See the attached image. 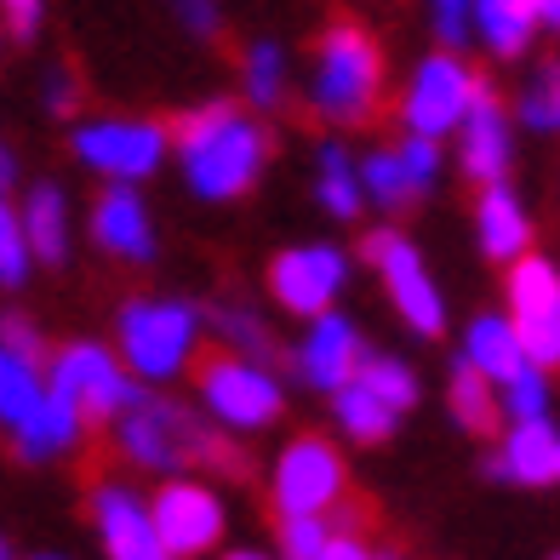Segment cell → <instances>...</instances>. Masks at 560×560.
I'll use <instances>...</instances> for the list:
<instances>
[{
    "label": "cell",
    "mask_w": 560,
    "mask_h": 560,
    "mask_svg": "<svg viewBox=\"0 0 560 560\" xmlns=\"http://www.w3.org/2000/svg\"><path fill=\"white\" fill-rule=\"evenodd\" d=\"M269 138L258 120H246L235 104H207L177 120V161L200 200H235L258 184Z\"/></svg>",
    "instance_id": "obj_1"
},
{
    "label": "cell",
    "mask_w": 560,
    "mask_h": 560,
    "mask_svg": "<svg viewBox=\"0 0 560 560\" xmlns=\"http://www.w3.org/2000/svg\"><path fill=\"white\" fill-rule=\"evenodd\" d=\"M377 92H384V58H377L372 35L354 23L326 30L310 74V109L332 126H361L377 109Z\"/></svg>",
    "instance_id": "obj_2"
},
{
    "label": "cell",
    "mask_w": 560,
    "mask_h": 560,
    "mask_svg": "<svg viewBox=\"0 0 560 560\" xmlns=\"http://www.w3.org/2000/svg\"><path fill=\"white\" fill-rule=\"evenodd\" d=\"M120 452L143 469H195V464H229V452L218 446V435L200 423L189 406L177 400H155L143 395L132 412L115 423Z\"/></svg>",
    "instance_id": "obj_3"
},
{
    "label": "cell",
    "mask_w": 560,
    "mask_h": 560,
    "mask_svg": "<svg viewBox=\"0 0 560 560\" xmlns=\"http://www.w3.org/2000/svg\"><path fill=\"white\" fill-rule=\"evenodd\" d=\"M200 354V315L189 303H126L120 310V361L138 377H177Z\"/></svg>",
    "instance_id": "obj_4"
},
{
    "label": "cell",
    "mask_w": 560,
    "mask_h": 560,
    "mask_svg": "<svg viewBox=\"0 0 560 560\" xmlns=\"http://www.w3.org/2000/svg\"><path fill=\"white\" fill-rule=\"evenodd\" d=\"M132 377L138 372L126 361H115L104 343H69L52 361V384L81 406L92 423H115V418H126L143 400V389L132 384Z\"/></svg>",
    "instance_id": "obj_5"
},
{
    "label": "cell",
    "mask_w": 560,
    "mask_h": 560,
    "mask_svg": "<svg viewBox=\"0 0 560 560\" xmlns=\"http://www.w3.org/2000/svg\"><path fill=\"white\" fill-rule=\"evenodd\" d=\"M200 400L223 429H264L280 418V384L252 354H212L200 366Z\"/></svg>",
    "instance_id": "obj_6"
},
{
    "label": "cell",
    "mask_w": 560,
    "mask_h": 560,
    "mask_svg": "<svg viewBox=\"0 0 560 560\" xmlns=\"http://www.w3.org/2000/svg\"><path fill=\"white\" fill-rule=\"evenodd\" d=\"M475 97H480V81L469 74V63L441 52V58L418 63L412 86H406V97H400V120H406V132H418V138H446V132L464 126Z\"/></svg>",
    "instance_id": "obj_7"
},
{
    "label": "cell",
    "mask_w": 560,
    "mask_h": 560,
    "mask_svg": "<svg viewBox=\"0 0 560 560\" xmlns=\"http://www.w3.org/2000/svg\"><path fill=\"white\" fill-rule=\"evenodd\" d=\"M509 320L532 354V366H560V269L549 258H515L509 269Z\"/></svg>",
    "instance_id": "obj_8"
},
{
    "label": "cell",
    "mask_w": 560,
    "mask_h": 560,
    "mask_svg": "<svg viewBox=\"0 0 560 560\" xmlns=\"http://www.w3.org/2000/svg\"><path fill=\"white\" fill-rule=\"evenodd\" d=\"M361 252H366V264L384 275V287H389V298H395L400 320L412 326L418 338H435L441 326H446V303H441V292H435V280H429L418 246L400 241L395 229H377V235H366Z\"/></svg>",
    "instance_id": "obj_9"
},
{
    "label": "cell",
    "mask_w": 560,
    "mask_h": 560,
    "mask_svg": "<svg viewBox=\"0 0 560 560\" xmlns=\"http://www.w3.org/2000/svg\"><path fill=\"white\" fill-rule=\"evenodd\" d=\"M166 126L155 120H86L74 126V155L115 184H138L166 161Z\"/></svg>",
    "instance_id": "obj_10"
},
{
    "label": "cell",
    "mask_w": 560,
    "mask_h": 560,
    "mask_svg": "<svg viewBox=\"0 0 560 560\" xmlns=\"http://www.w3.org/2000/svg\"><path fill=\"white\" fill-rule=\"evenodd\" d=\"M343 498V457L332 441L298 435L275 464V503L280 515H326Z\"/></svg>",
    "instance_id": "obj_11"
},
{
    "label": "cell",
    "mask_w": 560,
    "mask_h": 560,
    "mask_svg": "<svg viewBox=\"0 0 560 560\" xmlns=\"http://www.w3.org/2000/svg\"><path fill=\"white\" fill-rule=\"evenodd\" d=\"M149 509H155V532L172 560H195V555L218 549V538H223V503L200 480H166L149 498Z\"/></svg>",
    "instance_id": "obj_12"
},
{
    "label": "cell",
    "mask_w": 560,
    "mask_h": 560,
    "mask_svg": "<svg viewBox=\"0 0 560 560\" xmlns=\"http://www.w3.org/2000/svg\"><path fill=\"white\" fill-rule=\"evenodd\" d=\"M269 287L280 298V310L315 320V315L332 310V298L349 287V258L338 246H292L269 264Z\"/></svg>",
    "instance_id": "obj_13"
},
{
    "label": "cell",
    "mask_w": 560,
    "mask_h": 560,
    "mask_svg": "<svg viewBox=\"0 0 560 560\" xmlns=\"http://www.w3.org/2000/svg\"><path fill=\"white\" fill-rule=\"evenodd\" d=\"M92 521H97V538H104L109 560H172L155 532V509L138 492L115 487V480L92 492Z\"/></svg>",
    "instance_id": "obj_14"
},
{
    "label": "cell",
    "mask_w": 560,
    "mask_h": 560,
    "mask_svg": "<svg viewBox=\"0 0 560 560\" xmlns=\"http://www.w3.org/2000/svg\"><path fill=\"white\" fill-rule=\"evenodd\" d=\"M457 161H464V172L475 177L480 189L509 177V161H515V132H509V115L492 97V86H480L475 109L464 115V126H457Z\"/></svg>",
    "instance_id": "obj_15"
},
{
    "label": "cell",
    "mask_w": 560,
    "mask_h": 560,
    "mask_svg": "<svg viewBox=\"0 0 560 560\" xmlns=\"http://www.w3.org/2000/svg\"><path fill=\"white\" fill-rule=\"evenodd\" d=\"M361 361H366L361 332H354L343 315H332V310L315 315V326L298 343V372L310 377L315 389H326V395H338L343 384H354V377H361Z\"/></svg>",
    "instance_id": "obj_16"
},
{
    "label": "cell",
    "mask_w": 560,
    "mask_h": 560,
    "mask_svg": "<svg viewBox=\"0 0 560 560\" xmlns=\"http://www.w3.org/2000/svg\"><path fill=\"white\" fill-rule=\"evenodd\" d=\"M92 241L104 252H115V258H126V264L155 258V223H149V207H143V195H132V184H115L109 195H97Z\"/></svg>",
    "instance_id": "obj_17"
},
{
    "label": "cell",
    "mask_w": 560,
    "mask_h": 560,
    "mask_svg": "<svg viewBox=\"0 0 560 560\" xmlns=\"http://www.w3.org/2000/svg\"><path fill=\"white\" fill-rule=\"evenodd\" d=\"M86 423H92V418L52 384V389H46V400L35 406V418L18 423L12 435H18V452H23V457H35V464H52V457L74 452V441L86 435Z\"/></svg>",
    "instance_id": "obj_18"
},
{
    "label": "cell",
    "mask_w": 560,
    "mask_h": 560,
    "mask_svg": "<svg viewBox=\"0 0 560 560\" xmlns=\"http://www.w3.org/2000/svg\"><path fill=\"white\" fill-rule=\"evenodd\" d=\"M492 469L509 475L515 487H549V480H560V435H555V423H515L503 435L498 457H492Z\"/></svg>",
    "instance_id": "obj_19"
},
{
    "label": "cell",
    "mask_w": 560,
    "mask_h": 560,
    "mask_svg": "<svg viewBox=\"0 0 560 560\" xmlns=\"http://www.w3.org/2000/svg\"><path fill=\"white\" fill-rule=\"evenodd\" d=\"M475 235H480V252H487V258H498V264L526 258V246H532V223H526V207H521L515 195H509V184H487V189H480Z\"/></svg>",
    "instance_id": "obj_20"
},
{
    "label": "cell",
    "mask_w": 560,
    "mask_h": 560,
    "mask_svg": "<svg viewBox=\"0 0 560 560\" xmlns=\"http://www.w3.org/2000/svg\"><path fill=\"white\" fill-rule=\"evenodd\" d=\"M464 361L480 366L503 389L509 377H521L532 366V354H526V343H521V332H515L509 315H475V326L464 332Z\"/></svg>",
    "instance_id": "obj_21"
},
{
    "label": "cell",
    "mask_w": 560,
    "mask_h": 560,
    "mask_svg": "<svg viewBox=\"0 0 560 560\" xmlns=\"http://www.w3.org/2000/svg\"><path fill=\"white\" fill-rule=\"evenodd\" d=\"M23 235L40 264H63L69 258V195L58 184H35L23 200Z\"/></svg>",
    "instance_id": "obj_22"
},
{
    "label": "cell",
    "mask_w": 560,
    "mask_h": 560,
    "mask_svg": "<svg viewBox=\"0 0 560 560\" xmlns=\"http://www.w3.org/2000/svg\"><path fill=\"white\" fill-rule=\"evenodd\" d=\"M538 7L532 0H475V35L492 46L498 58H521L538 30Z\"/></svg>",
    "instance_id": "obj_23"
},
{
    "label": "cell",
    "mask_w": 560,
    "mask_h": 560,
    "mask_svg": "<svg viewBox=\"0 0 560 560\" xmlns=\"http://www.w3.org/2000/svg\"><path fill=\"white\" fill-rule=\"evenodd\" d=\"M446 406H452V418L469 429V435H492L498 429V418H503V395H498V384L480 366H469V361H457V372H452V389H446Z\"/></svg>",
    "instance_id": "obj_24"
},
{
    "label": "cell",
    "mask_w": 560,
    "mask_h": 560,
    "mask_svg": "<svg viewBox=\"0 0 560 560\" xmlns=\"http://www.w3.org/2000/svg\"><path fill=\"white\" fill-rule=\"evenodd\" d=\"M40 400H46L40 361H30V354H18V349L0 343V423H7V429L30 423Z\"/></svg>",
    "instance_id": "obj_25"
},
{
    "label": "cell",
    "mask_w": 560,
    "mask_h": 560,
    "mask_svg": "<svg viewBox=\"0 0 560 560\" xmlns=\"http://www.w3.org/2000/svg\"><path fill=\"white\" fill-rule=\"evenodd\" d=\"M315 189H320V207L332 212V218H354L366 207V184H361V166L349 161V149L338 143H326L320 149V161H315Z\"/></svg>",
    "instance_id": "obj_26"
},
{
    "label": "cell",
    "mask_w": 560,
    "mask_h": 560,
    "mask_svg": "<svg viewBox=\"0 0 560 560\" xmlns=\"http://www.w3.org/2000/svg\"><path fill=\"white\" fill-rule=\"evenodd\" d=\"M332 418H338V429H343V435L349 441H389V429H395V406H384V400H377L366 384H361V377H354V384H343L338 395H332Z\"/></svg>",
    "instance_id": "obj_27"
},
{
    "label": "cell",
    "mask_w": 560,
    "mask_h": 560,
    "mask_svg": "<svg viewBox=\"0 0 560 560\" xmlns=\"http://www.w3.org/2000/svg\"><path fill=\"white\" fill-rule=\"evenodd\" d=\"M515 115H521L526 132L560 138V63H538V69H532V81L515 97Z\"/></svg>",
    "instance_id": "obj_28"
},
{
    "label": "cell",
    "mask_w": 560,
    "mask_h": 560,
    "mask_svg": "<svg viewBox=\"0 0 560 560\" xmlns=\"http://www.w3.org/2000/svg\"><path fill=\"white\" fill-rule=\"evenodd\" d=\"M361 184H366V200L372 207H406L412 195H423L418 189V177L406 172V161H400V149H377V155H366L361 161Z\"/></svg>",
    "instance_id": "obj_29"
},
{
    "label": "cell",
    "mask_w": 560,
    "mask_h": 560,
    "mask_svg": "<svg viewBox=\"0 0 560 560\" xmlns=\"http://www.w3.org/2000/svg\"><path fill=\"white\" fill-rule=\"evenodd\" d=\"M241 81H246V104L275 109L280 97H287V52H280L275 40H258L241 63Z\"/></svg>",
    "instance_id": "obj_30"
},
{
    "label": "cell",
    "mask_w": 560,
    "mask_h": 560,
    "mask_svg": "<svg viewBox=\"0 0 560 560\" xmlns=\"http://www.w3.org/2000/svg\"><path fill=\"white\" fill-rule=\"evenodd\" d=\"M361 384L384 406H395V412H406V406L418 400V372L406 361H395V354H366V361H361Z\"/></svg>",
    "instance_id": "obj_31"
},
{
    "label": "cell",
    "mask_w": 560,
    "mask_h": 560,
    "mask_svg": "<svg viewBox=\"0 0 560 560\" xmlns=\"http://www.w3.org/2000/svg\"><path fill=\"white\" fill-rule=\"evenodd\" d=\"M498 395H503V418L509 423H544L549 418V377H544V366H526L521 377H509Z\"/></svg>",
    "instance_id": "obj_32"
},
{
    "label": "cell",
    "mask_w": 560,
    "mask_h": 560,
    "mask_svg": "<svg viewBox=\"0 0 560 560\" xmlns=\"http://www.w3.org/2000/svg\"><path fill=\"white\" fill-rule=\"evenodd\" d=\"M30 235H23V212L7 207V195H0V287H23V275H30Z\"/></svg>",
    "instance_id": "obj_33"
},
{
    "label": "cell",
    "mask_w": 560,
    "mask_h": 560,
    "mask_svg": "<svg viewBox=\"0 0 560 560\" xmlns=\"http://www.w3.org/2000/svg\"><path fill=\"white\" fill-rule=\"evenodd\" d=\"M332 538L338 532L326 526L320 515H287L280 521V560H320Z\"/></svg>",
    "instance_id": "obj_34"
},
{
    "label": "cell",
    "mask_w": 560,
    "mask_h": 560,
    "mask_svg": "<svg viewBox=\"0 0 560 560\" xmlns=\"http://www.w3.org/2000/svg\"><path fill=\"white\" fill-rule=\"evenodd\" d=\"M212 320H218V332L229 338V349H235V354H252V361H269V354H275V343L264 338V326L252 320L246 310H218Z\"/></svg>",
    "instance_id": "obj_35"
},
{
    "label": "cell",
    "mask_w": 560,
    "mask_h": 560,
    "mask_svg": "<svg viewBox=\"0 0 560 560\" xmlns=\"http://www.w3.org/2000/svg\"><path fill=\"white\" fill-rule=\"evenodd\" d=\"M429 18L446 46H464L475 35V0H429Z\"/></svg>",
    "instance_id": "obj_36"
},
{
    "label": "cell",
    "mask_w": 560,
    "mask_h": 560,
    "mask_svg": "<svg viewBox=\"0 0 560 560\" xmlns=\"http://www.w3.org/2000/svg\"><path fill=\"white\" fill-rule=\"evenodd\" d=\"M400 161H406V172H412L418 177V189H429V184H435V177H441V149H435V138H406L400 143Z\"/></svg>",
    "instance_id": "obj_37"
},
{
    "label": "cell",
    "mask_w": 560,
    "mask_h": 560,
    "mask_svg": "<svg viewBox=\"0 0 560 560\" xmlns=\"http://www.w3.org/2000/svg\"><path fill=\"white\" fill-rule=\"evenodd\" d=\"M177 23H184L189 35L212 40L218 35V0H177Z\"/></svg>",
    "instance_id": "obj_38"
},
{
    "label": "cell",
    "mask_w": 560,
    "mask_h": 560,
    "mask_svg": "<svg viewBox=\"0 0 560 560\" xmlns=\"http://www.w3.org/2000/svg\"><path fill=\"white\" fill-rule=\"evenodd\" d=\"M0 343L18 349V354H30V361H40V338H35V326L23 320V315H7V320H0Z\"/></svg>",
    "instance_id": "obj_39"
},
{
    "label": "cell",
    "mask_w": 560,
    "mask_h": 560,
    "mask_svg": "<svg viewBox=\"0 0 560 560\" xmlns=\"http://www.w3.org/2000/svg\"><path fill=\"white\" fill-rule=\"evenodd\" d=\"M0 12H7L12 35H35L40 30V0H0Z\"/></svg>",
    "instance_id": "obj_40"
},
{
    "label": "cell",
    "mask_w": 560,
    "mask_h": 560,
    "mask_svg": "<svg viewBox=\"0 0 560 560\" xmlns=\"http://www.w3.org/2000/svg\"><path fill=\"white\" fill-rule=\"evenodd\" d=\"M320 560H372V549L361 544V538H349V532H338L332 544H326V555Z\"/></svg>",
    "instance_id": "obj_41"
},
{
    "label": "cell",
    "mask_w": 560,
    "mask_h": 560,
    "mask_svg": "<svg viewBox=\"0 0 560 560\" xmlns=\"http://www.w3.org/2000/svg\"><path fill=\"white\" fill-rule=\"evenodd\" d=\"M46 104H52L58 115L74 104V86H69V74H52V81H46Z\"/></svg>",
    "instance_id": "obj_42"
},
{
    "label": "cell",
    "mask_w": 560,
    "mask_h": 560,
    "mask_svg": "<svg viewBox=\"0 0 560 560\" xmlns=\"http://www.w3.org/2000/svg\"><path fill=\"white\" fill-rule=\"evenodd\" d=\"M12 172H18V166H12V155H7V149H0V195H7V184H12Z\"/></svg>",
    "instance_id": "obj_43"
},
{
    "label": "cell",
    "mask_w": 560,
    "mask_h": 560,
    "mask_svg": "<svg viewBox=\"0 0 560 560\" xmlns=\"http://www.w3.org/2000/svg\"><path fill=\"white\" fill-rule=\"evenodd\" d=\"M544 23H549V30H560V0H544Z\"/></svg>",
    "instance_id": "obj_44"
},
{
    "label": "cell",
    "mask_w": 560,
    "mask_h": 560,
    "mask_svg": "<svg viewBox=\"0 0 560 560\" xmlns=\"http://www.w3.org/2000/svg\"><path fill=\"white\" fill-rule=\"evenodd\" d=\"M223 560H269V555H258V549H235V555H223Z\"/></svg>",
    "instance_id": "obj_45"
},
{
    "label": "cell",
    "mask_w": 560,
    "mask_h": 560,
    "mask_svg": "<svg viewBox=\"0 0 560 560\" xmlns=\"http://www.w3.org/2000/svg\"><path fill=\"white\" fill-rule=\"evenodd\" d=\"M0 560H12V549H7V538H0Z\"/></svg>",
    "instance_id": "obj_46"
},
{
    "label": "cell",
    "mask_w": 560,
    "mask_h": 560,
    "mask_svg": "<svg viewBox=\"0 0 560 560\" xmlns=\"http://www.w3.org/2000/svg\"><path fill=\"white\" fill-rule=\"evenodd\" d=\"M372 560H395V555H372Z\"/></svg>",
    "instance_id": "obj_47"
},
{
    "label": "cell",
    "mask_w": 560,
    "mask_h": 560,
    "mask_svg": "<svg viewBox=\"0 0 560 560\" xmlns=\"http://www.w3.org/2000/svg\"><path fill=\"white\" fill-rule=\"evenodd\" d=\"M40 560H63V555H40Z\"/></svg>",
    "instance_id": "obj_48"
}]
</instances>
